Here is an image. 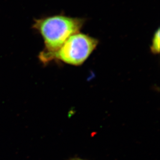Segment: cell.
Instances as JSON below:
<instances>
[{"instance_id":"6da1fadb","label":"cell","mask_w":160,"mask_h":160,"mask_svg":"<svg viewBox=\"0 0 160 160\" xmlns=\"http://www.w3.org/2000/svg\"><path fill=\"white\" fill-rule=\"evenodd\" d=\"M85 22L82 18L56 15L36 20L34 27L42 36L45 50L42 54L57 51L70 36L78 33Z\"/></svg>"},{"instance_id":"7a4b0ae2","label":"cell","mask_w":160,"mask_h":160,"mask_svg":"<svg viewBox=\"0 0 160 160\" xmlns=\"http://www.w3.org/2000/svg\"><path fill=\"white\" fill-rule=\"evenodd\" d=\"M98 41L80 32L70 36L60 48L53 53H40L41 61L46 63L57 60L74 66H79L87 60L97 48Z\"/></svg>"},{"instance_id":"277c9868","label":"cell","mask_w":160,"mask_h":160,"mask_svg":"<svg viewBox=\"0 0 160 160\" xmlns=\"http://www.w3.org/2000/svg\"></svg>"},{"instance_id":"3957f363","label":"cell","mask_w":160,"mask_h":160,"mask_svg":"<svg viewBox=\"0 0 160 160\" xmlns=\"http://www.w3.org/2000/svg\"><path fill=\"white\" fill-rule=\"evenodd\" d=\"M151 52L154 54H159L160 52V29L154 33L152 39L151 48Z\"/></svg>"}]
</instances>
